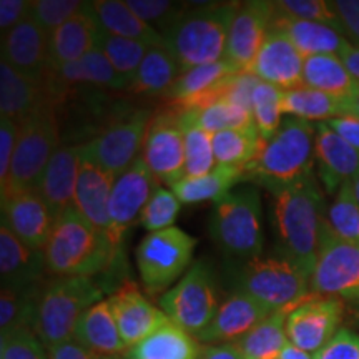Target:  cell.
I'll use <instances>...</instances> for the list:
<instances>
[{
    "mask_svg": "<svg viewBox=\"0 0 359 359\" xmlns=\"http://www.w3.org/2000/svg\"><path fill=\"white\" fill-rule=\"evenodd\" d=\"M116 253L109 235L97 230L75 206L57 218L43 250L47 271L55 276L93 278L115 263Z\"/></svg>",
    "mask_w": 359,
    "mask_h": 359,
    "instance_id": "cell-2",
    "label": "cell"
},
{
    "mask_svg": "<svg viewBox=\"0 0 359 359\" xmlns=\"http://www.w3.org/2000/svg\"><path fill=\"white\" fill-rule=\"evenodd\" d=\"M17 137H19V125L11 118L0 116V188L6 185L11 173Z\"/></svg>",
    "mask_w": 359,
    "mask_h": 359,
    "instance_id": "cell-53",
    "label": "cell"
},
{
    "mask_svg": "<svg viewBox=\"0 0 359 359\" xmlns=\"http://www.w3.org/2000/svg\"><path fill=\"white\" fill-rule=\"evenodd\" d=\"M74 339L92 353L109 359H123L128 351L107 299L93 304L83 314L75 330Z\"/></svg>",
    "mask_w": 359,
    "mask_h": 359,
    "instance_id": "cell-28",
    "label": "cell"
},
{
    "mask_svg": "<svg viewBox=\"0 0 359 359\" xmlns=\"http://www.w3.org/2000/svg\"><path fill=\"white\" fill-rule=\"evenodd\" d=\"M326 222L339 238L359 246V203L351 182L344 183L336 193L333 203L326 210Z\"/></svg>",
    "mask_w": 359,
    "mask_h": 359,
    "instance_id": "cell-44",
    "label": "cell"
},
{
    "mask_svg": "<svg viewBox=\"0 0 359 359\" xmlns=\"http://www.w3.org/2000/svg\"><path fill=\"white\" fill-rule=\"evenodd\" d=\"M182 74V67L165 45L148 47L128 90L140 95H165Z\"/></svg>",
    "mask_w": 359,
    "mask_h": 359,
    "instance_id": "cell-34",
    "label": "cell"
},
{
    "mask_svg": "<svg viewBox=\"0 0 359 359\" xmlns=\"http://www.w3.org/2000/svg\"><path fill=\"white\" fill-rule=\"evenodd\" d=\"M168 320L196 338L208 327L219 303L213 271L205 262H195L167 293L158 299Z\"/></svg>",
    "mask_w": 359,
    "mask_h": 359,
    "instance_id": "cell-10",
    "label": "cell"
},
{
    "mask_svg": "<svg viewBox=\"0 0 359 359\" xmlns=\"http://www.w3.org/2000/svg\"><path fill=\"white\" fill-rule=\"evenodd\" d=\"M339 57L343 60V64L346 65L349 74L359 82V47H354V45L348 42L346 47L341 50Z\"/></svg>",
    "mask_w": 359,
    "mask_h": 359,
    "instance_id": "cell-58",
    "label": "cell"
},
{
    "mask_svg": "<svg viewBox=\"0 0 359 359\" xmlns=\"http://www.w3.org/2000/svg\"><path fill=\"white\" fill-rule=\"evenodd\" d=\"M275 2L250 0L238 4L230 25L224 60L240 70H248L271 29Z\"/></svg>",
    "mask_w": 359,
    "mask_h": 359,
    "instance_id": "cell-17",
    "label": "cell"
},
{
    "mask_svg": "<svg viewBox=\"0 0 359 359\" xmlns=\"http://www.w3.org/2000/svg\"><path fill=\"white\" fill-rule=\"evenodd\" d=\"M281 111L286 116L308 120V122H330L348 115L346 98H338L330 93L309 87L285 90L281 97Z\"/></svg>",
    "mask_w": 359,
    "mask_h": 359,
    "instance_id": "cell-33",
    "label": "cell"
},
{
    "mask_svg": "<svg viewBox=\"0 0 359 359\" xmlns=\"http://www.w3.org/2000/svg\"><path fill=\"white\" fill-rule=\"evenodd\" d=\"M48 354H50V359H109L92 353L75 339H69L57 346L48 348Z\"/></svg>",
    "mask_w": 359,
    "mask_h": 359,
    "instance_id": "cell-55",
    "label": "cell"
},
{
    "mask_svg": "<svg viewBox=\"0 0 359 359\" xmlns=\"http://www.w3.org/2000/svg\"><path fill=\"white\" fill-rule=\"evenodd\" d=\"M351 187H353L354 196H356V200H358V203H359V175L351 182Z\"/></svg>",
    "mask_w": 359,
    "mask_h": 359,
    "instance_id": "cell-61",
    "label": "cell"
},
{
    "mask_svg": "<svg viewBox=\"0 0 359 359\" xmlns=\"http://www.w3.org/2000/svg\"><path fill=\"white\" fill-rule=\"evenodd\" d=\"M314 151L318 177L326 193H338L346 182L359 175V150L330 128L326 122L316 123Z\"/></svg>",
    "mask_w": 359,
    "mask_h": 359,
    "instance_id": "cell-22",
    "label": "cell"
},
{
    "mask_svg": "<svg viewBox=\"0 0 359 359\" xmlns=\"http://www.w3.org/2000/svg\"><path fill=\"white\" fill-rule=\"evenodd\" d=\"M2 60L24 77L47 87L52 74L50 35L32 17H27L2 35Z\"/></svg>",
    "mask_w": 359,
    "mask_h": 359,
    "instance_id": "cell-16",
    "label": "cell"
},
{
    "mask_svg": "<svg viewBox=\"0 0 359 359\" xmlns=\"http://www.w3.org/2000/svg\"><path fill=\"white\" fill-rule=\"evenodd\" d=\"M182 201L177 198L170 187H160L143 210L140 223L148 233H155L172 228L177 219Z\"/></svg>",
    "mask_w": 359,
    "mask_h": 359,
    "instance_id": "cell-46",
    "label": "cell"
},
{
    "mask_svg": "<svg viewBox=\"0 0 359 359\" xmlns=\"http://www.w3.org/2000/svg\"><path fill=\"white\" fill-rule=\"evenodd\" d=\"M275 12L278 15L296 20L320 22L333 27L334 30L339 27L333 6L326 0H278L275 2Z\"/></svg>",
    "mask_w": 359,
    "mask_h": 359,
    "instance_id": "cell-48",
    "label": "cell"
},
{
    "mask_svg": "<svg viewBox=\"0 0 359 359\" xmlns=\"http://www.w3.org/2000/svg\"><path fill=\"white\" fill-rule=\"evenodd\" d=\"M45 283L25 286V288H2L0 291V333L13 330V327H32L35 309H37Z\"/></svg>",
    "mask_w": 359,
    "mask_h": 359,
    "instance_id": "cell-42",
    "label": "cell"
},
{
    "mask_svg": "<svg viewBox=\"0 0 359 359\" xmlns=\"http://www.w3.org/2000/svg\"><path fill=\"white\" fill-rule=\"evenodd\" d=\"M313 359H359V334L341 327L330 343H326Z\"/></svg>",
    "mask_w": 359,
    "mask_h": 359,
    "instance_id": "cell-51",
    "label": "cell"
},
{
    "mask_svg": "<svg viewBox=\"0 0 359 359\" xmlns=\"http://www.w3.org/2000/svg\"><path fill=\"white\" fill-rule=\"evenodd\" d=\"M60 148V127L53 100L19 125L15 154L7 183L0 188L2 198L13 193L37 190L48 161Z\"/></svg>",
    "mask_w": 359,
    "mask_h": 359,
    "instance_id": "cell-7",
    "label": "cell"
},
{
    "mask_svg": "<svg viewBox=\"0 0 359 359\" xmlns=\"http://www.w3.org/2000/svg\"><path fill=\"white\" fill-rule=\"evenodd\" d=\"M140 156L160 183L173 187L185 178V132L177 107L154 111Z\"/></svg>",
    "mask_w": 359,
    "mask_h": 359,
    "instance_id": "cell-13",
    "label": "cell"
},
{
    "mask_svg": "<svg viewBox=\"0 0 359 359\" xmlns=\"http://www.w3.org/2000/svg\"><path fill=\"white\" fill-rule=\"evenodd\" d=\"M291 308L278 309L268 318L255 326L245 338L238 341L236 348L240 349L243 359H278L286 344L290 343L286 334V321Z\"/></svg>",
    "mask_w": 359,
    "mask_h": 359,
    "instance_id": "cell-35",
    "label": "cell"
},
{
    "mask_svg": "<svg viewBox=\"0 0 359 359\" xmlns=\"http://www.w3.org/2000/svg\"><path fill=\"white\" fill-rule=\"evenodd\" d=\"M200 359H243L236 344H208L201 351Z\"/></svg>",
    "mask_w": 359,
    "mask_h": 359,
    "instance_id": "cell-57",
    "label": "cell"
},
{
    "mask_svg": "<svg viewBox=\"0 0 359 359\" xmlns=\"http://www.w3.org/2000/svg\"><path fill=\"white\" fill-rule=\"evenodd\" d=\"M331 6L338 17V32L354 47H359V0H334Z\"/></svg>",
    "mask_w": 359,
    "mask_h": 359,
    "instance_id": "cell-52",
    "label": "cell"
},
{
    "mask_svg": "<svg viewBox=\"0 0 359 359\" xmlns=\"http://www.w3.org/2000/svg\"><path fill=\"white\" fill-rule=\"evenodd\" d=\"M198 241L182 228L148 233L137 248V268L148 294L167 293L190 269Z\"/></svg>",
    "mask_w": 359,
    "mask_h": 359,
    "instance_id": "cell-9",
    "label": "cell"
},
{
    "mask_svg": "<svg viewBox=\"0 0 359 359\" xmlns=\"http://www.w3.org/2000/svg\"><path fill=\"white\" fill-rule=\"evenodd\" d=\"M281 97L283 90L275 87V85L259 82L258 87L255 88L251 109H253L255 127H257L263 140L271 138L283 122Z\"/></svg>",
    "mask_w": 359,
    "mask_h": 359,
    "instance_id": "cell-45",
    "label": "cell"
},
{
    "mask_svg": "<svg viewBox=\"0 0 359 359\" xmlns=\"http://www.w3.org/2000/svg\"><path fill=\"white\" fill-rule=\"evenodd\" d=\"M107 302L110 304L116 326L128 349L170 321L160 306L150 303V299L133 283L118 286L107 298Z\"/></svg>",
    "mask_w": 359,
    "mask_h": 359,
    "instance_id": "cell-18",
    "label": "cell"
},
{
    "mask_svg": "<svg viewBox=\"0 0 359 359\" xmlns=\"http://www.w3.org/2000/svg\"><path fill=\"white\" fill-rule=\"evenodd\" d=\"M309 290L313 294L359 303V246L336 235L326 219L321 226Z\"/></svg>",
    "mask_w": 359,
    "mask_h": 359,
    "instance_id": "cell-11",
    "label": "cell"
},
{
    "mask_svg": "<svg viewBox=\"0 0 359 359\" xmlns=\"http://www.w3.org/2000/svg\"><path fill=\"white\" fill-rule=\"evenodd\" d=\"M97 48L107 57L111 67L127 80L130 87L147 55L148 45L118 37V35L107 32L100 25L97 34Z\"/></svg>",
    "mask_w": 359,
    "mask_h": 359,
    "instance_id": "cell-41",
    "label": "cell"
},
{
    "mask_svg": "<svg viewBox=\"0 0 359 359\" xmlns=\"http://www.w3.org/2000/svg\"><path fill=\"white\" fill-rule=\"evenodd\" d=\"M87 2L79 0H32L30 17L42 27L48 35H52L60 25L79 13Z\"/></svg>",
    "mask_w": 359,
    "mask_h": 359,
    "instance_id": "cell-49",
    "label": "cell"
},
{
    "mask_svg": "<svg viewBox=\"0 0 359 359\" xmlns=\"http://www.w3.org/2000/svg\"><path fill=\"white\" fill-rule=\"evenodd\" d=\"M98 27L92 2L85 4L82 11L58 27L50 35L52 70L74 64L97 48Z\"/></svg>",
    "mask_w": 359,
    "mask_h": 359,
    "instance_id": "cell-25",
    "label": "cell"
},
{
    "mask_svg": "<svg viewBox=\"0 0 359 359\" xmlns=\"http://www.w3.org/2000/svg\"><path fill=\"white\" fill-rule=\"evenodd\" d=\"M52 82L62 85L87 83L110 90H128L127 80L111 67L107 57L98 48H93L92 52L80 60L74 62V64L53 69L47 88Z\"/></svg>",
    "mask_w": 359,
    "mask_h": 359,
    "instance_id": "cell-32",
    "label": "cell"
},
{
    "mask_svg": "<svg viewBox=\"0 0 359 359\" xmlns=\"http://www.w3.org/2000/svg\"><path fill=\"white\" fill-rule=\"evenodd\" d=\"M210 235L231 258L262 257L264 245L262 196L255 188L230 191L213 203Z\"/></svg>",
    "mask_w": 359,
    "mask_h": 359,
    "instance_id": "cell-6",
    "label": "cell"
},
{
    "mask_svg": "<svg viewBox=\"0 0 359 359\" xmlns=\"http://www.w3.org/2000/svg\"><path fill=\"white\" fill-rule=\"evenodd\" d=\"M161 185L158 178L148 170L142 156H138L125 172L115 180L111 188L109 215L110 240L116 250L122 248L125 233L140 222V217L154 193Z\"/></svg>",
    "mask_w": 359,
    "mask_h": 359,
    "instance_id": "cell-14",
    "label": "cell"
},
{
    "mask_svg": "<svg viewBox=\"0 0 359 359\" xmlns=\"http://www.w3.org/2000/svg\"><path fill=\"white\" fill-rule=\"evenodd\" d=\"M151 116L154 111L140 109L115 120L92 140L82 143L80 154L111 177L118 178L138 158V154H142Z\"/></svg>",
    "mask_w": 359,
    "mask_h": 359,
    "instance_id": "cell-12",
    "label": "cell"
},
{
    "mask_svg": "<svg viewBox=\"0 0 359 359\" xmlns=\"http://www.w3.org/2000/svg\"><path fill=\"white\" fill-rule=\"evenodd\" d=\"M330 128L339 135L343 140H346L349 145L359 150V116L343 115L339 118H333L330 122Z\"/></svg>",
    "mask_w": 359,
    "mask_h": 359,
    "instance_id": "cell-56",
    "label": "cell"
},
{
    "mask_svg": "<svg viewBox=\"0 0 359 359\" xmlns=\"http://www.w3.org/2000/svg\"><path fill=\"white\" fill-rule=\"evenodd\" d=\"M180 110V109H178ZM187 120L191 123L198 125L200 128L206 130L208 133H218L223 130L235 128H257L255 127L253 114L243 107L236 105L223 98V100L215 102L212 105L205 107L201 110H182Z\"/></svg>",
    "mask_w": 359,
    "mask_h": 359,
    "instance_id": "cell-40",
    "label": "cell"
},
{
    "mask_svg": "<svg viewBox=\"0 0 359 359\" xmlns=\"http://www.w3.org/2000/svg\"><path fill=\"white\" fill-rule=\"evenodd\" d=\"M80 163V145L60 147L40 178L37 191L55 218L75 206Z\"/></svg>",
    "mask_w": 359,
    "mask_h": 359,
    "instance_id": "cell-23",
    "label": "cell"
},
{
    "mask_svg": "<svg viewBox=\"0 0 359 359\" xmlns=\"http://www.w3.org/2000/svg\"><path fill=\"white\" fill-rule=\"evenodd\" d=\"M103 299V288L93 278L55 276L40 293L32 330L45 346L74 339L79 321Z\"/></svg>",
    "mask_w": 359,
    "mask_h": 359,
    "instance_id": "cell-5",
    "label": "cell"
},
{
    "mask_svg": "<svg viewBox=\"0 0 359 359\" xmlns=\"http://www.w3.org/2000/svg\"><path fill=\"white\" fill-rule=\"evenodd\" d=\"M246 168L243 167H223L217 165V168L198 178H182L173 187L177 198L182 205L201 203V201H217L223 198L226 193L231 191V187L240 183L245 178Z\"/></svg>",
    "mask_w": 359,
    "mask_h": 359,
    "instance_id": "cell-36",
    "label": "cell"
},
{
    "mask_svg": "<svg viewBox=\"0 0 359 359\" xmlns=\"http://www.w3.org/2000/svg\"><path fill=\"white\" fill-rule=\"evenodd\" d=\"M55 222L57 218L37 190L2 198V224L30 248L45 250Z\"/></svg>",
    "mask_w": 359,
    "mask_h": 359,
    "instance_id": "cell-20",
    "label": "cell"
},
{
    "mask_svg": "<svg viewBox=\"0 0 359 359\" xmlns=\"http://www.w3.org/2000/svg\"><path fill=\"white\" fill-rule=\"evenodd\" d=\"M32 0H2L0 2V32L6 35L15 25L30 17Z\"/></svg>",
    "mask_w": 359,
    "mask_h": 359,
    "instance_id": "cell-54",
    "label": "cell"
},
{
    "mask_svg": "<svg viewBox=\"0 0 359 359\" xmlns=\"http://www.w3.org/2000/svg\"><path fill=\"white\" fill-rule=\"evenodd\" d=\"M203 348L195 336L168 321L130 348L123 359H200Z\"/></svg>",
    "mask_w": 359,
    "mask_h": 359,
    "instance_id": "cell-30",
    "label": "cell"
},
{
    "mask_svg": "<svg viewBox=\"0 0 359 359\" xmlns=\"http://www.w3.org/2000/svg\"><path fill=\"white\" fill-rule=\"evenodd\" d=\"M50 100V92L45 85L32 82L0 60V116L20 125Z\"/></svg>",
    "mask_w": 359,
    "mask_h": 359,
    "instance_id": "cell-27",
    "label": "cell"
},
{
    "mask_svg": "<svg viewBox=\"0 0 359 359\" xmlns=\"http://www.w3.org/2000/svg\"><path fill=\"white\" fill-rule=\"evenodd\" d=\"M236 291L250 294L271 311L298 306L311 296L309 276L285 257H257L238 271Z\"/></svg>",
    "mask_w": 359,
    "mask_h": 359,
    "instance_id": "cell-8",
    "label": "cell"
},
{
    "mask_svg": "<svg viewBox=\"0 0 359 359\" xmlns=\"http://www.w3.org/2000/svg\"><path fill=\"white\" fill-rule=\"evenodd\" d=\"M263 138L257 128L223 130L213 135V154L217 165L243 167L257 158Z\"/></svg>",
    "mask_w": 359,
    "mask_h": 359,
    "instance_id": "cell-39",
    "label": "cell"
},
{
    "mask_svg": "<svg viewBox=\"0 0 359 359\" xmlns=\"http://www.w3.org/2000/svg\"><path fill=\"white\" fill-rule=\"evenodd\" d=\"M115 180L109 172L82 156L77 191H75V208L97 230L107 235L110 233L109 205Z\"/></svg>",
    "mask_w": 359,
    "mask_h": 359,
    "instance_id": "cell-26",
    "label": "cell"
},
{
    "mask_svg": "<svg viewBox=\"0 0 359 359\" xmlns=\"http://www.w3.org/2000/svg\"><path fill=\"white\" fill-rule=\"evenodd\" d=\"M47 273L43 251L30 248L7 226H0V278L2 288L40 285Z\"/></svg>",
    "mask_w": 359,
    "mask_h": 359,
    "instance_id": "cell-24",
    "label": "cell"
},
{
    "mask_svg": "<svg viewBox=\"0 0 359 359\" xmlns=\"http://www.w3.org/2000/svg\"><path fill=\"white\" fill-rule=\"evenodd\" d=\"M236 7L238 4H213L188 8L161 32L165 47L177 58L182 72L223 60Z\"/></svg>",
    "mask_w": 359,
    "mask_h": 359,
    "instance_id": "cell-3",
    "label": "cell"
},
{
    "mask_svg": "<svg viewBox=\"0 0 359 359\" xmlns=\"http://www.w3.org/2000/svg\"><path fill=\"white\" fill-rule=\"evenodd\" d=\"M98 24L107 32L142 42L148 47L165 45V39L155 27L148 25L135 13L125 0H97L92 2Z\"/></svg>",
    "mask_w": 359,
    "mask_h": 359,
    "instance_id": "cell-31",
    "label": "cell"
},
{
    "mask_svg": "<svg viewBox=\"0 0 359 359\" xmlns=\"http://www.w3.org/2000/svg\"><path fill=\"white\" fill-rule=\"evenodd\" d=\"M0 359H50V354L32 327H13L0 333Z\"/></svg>",
    "mask_w": 359,
    "mask_h": 359,
    "instance_id": "cell-47",
    "label": "cell"
},
{
    "mask_svg": "<svg viewBox=\"0 0 359 359\" xmlns=\"http://www.w3.org/2000/svg\"><path fill=\"white\" fill-rule=\"evenodd\" d=\"M236 72H240V69H236L224 58L215 64L193 67V69L180 74V77L175 80V83L163 97L167 98V105H182V103L215 88Z\"/></svg>",
    "mask_w": 359,
    "mask_h": 359,
    "instance_id": "cell-38",
    "label": "cell"
},
{
    "mask_svg": "<svg viewBox=\"0 0 359 359\" xmlns=\"http://www.w3.org/2000/svg\"><path fill=\"white\" fill-rule=\"evenodd\" d=\"M346 103H348V115L359 116V87L356 88V92H354L351 97L346 98Z\"/></svg>",
    "mask_w": 359,
    "mask_h": 359,
    "instance_id": "cell-60",
    "label": "cell"
},
{
    "mask_svg": "<svg viewBox=\"0 0 359 359\" xmlns=\"http://www.w3.org/2000/svg\"><path fill=\"white\" fill-rule=\"evenodd\" d=\"M182 125L185 132V177H203L217 168V160L213 154V135L187 120L183 111Z\"/></svg>",
    "mask_w": 359,
    "mask_h": 359,
    "instance_id": "cell-43",
    "label": "cell"
},
{
    "mask_svg": "<svg viewBox=\"0 0 359 359\" xmlns=\"http://www.w3.org/2000/svg\"><path fill=\"white\" fill-rule=\"evenodd\" d=\"M275 313L250 294L235 291L219 304L213 321L196 336L201 344H235L258 326L264 318Z\"/></svg>",
    "mask_w": 359,
    "mask_h": 359,
    "instance_id": "cell-21",
    "label": "cell"
},
{
    "mask_svg": "<svg viewBox=\"0 0 359 359\" xmlns=\"http://www.w3.org/2000/svg\"><path fill=\"white\" fill-rule=\"evenodd\" d=\"M127 4L143 22L151 27L155 25L160 34L188 11L187 4L170 0H127Z\"/></svg>",
    "mask_w": 359,
    "mask_h": 359,
    "instance_id": "cell-50",
    "label": "cell"
},
{
    "mask_svg": "<svg viewBox=\"0 0 359 359\" xmlns=\"http://www.w3.org/2000/svg\"><path fill=\"white\" fill-rule=\"evenodd\" d=\"M304 87L320 90L338 98H349L359 82L349 74L339 55H314L304 58Z\"/></svg>",
    "mask_w": 359,
    "mask_h": 359,
    "instance_id": "cell-37",
    "label": "cell"
},
{
    "mask_svg": "<svg viewBox=\"0 0 359 359\" xmlns=\"http://www.w3.org/2000/svg\"><path fill=\"white\" fill-rule=\"evenodd\" d=\"M343 313V299L311 294L291 309L286 321L290 343L314 356L341 330Z\"/></svg>",
    "mask_w": 359,
    "mask_h": 359,
    "instance_id": "cell-15",
    "label": "cell"
},
{
    "mask_svg": "<svg viewBox=\"0 0 359 359\" xmlns=\"http://www.w3.org/2000/svg\"><path fill=\"white\" fill-rule=\"evenodd\" d=\"M316 125L296 116L283 118L280 128L263 140L257 158L246 165L245 178L259 185L291 183L314 172Z\"/></svg>",
    "mask_w": 359,
    "mask_h": 359,
    "instance_id": "cell-4",
    "label": "cell"
},
{
    "mask_svg": "<svg viewBox=\"0 0 359 359\" xmlns=\"http://www.w3.org/2000/svg\"><path fill=\"white\" fill-rule=\"evenodd\" d=\"M271 25L280 29L304 58L314 55H339L348 43V40L338 30L320 22L296 20L278 15L275 12Z\"/></svg>",
    "mask_w": 359,
    "mask_h": 359,
    "instance_id": "cell-29",
    "label": "cell"
},
{
    "mask_svg": "<svg viewBox=\"0 0 359 359\" xmlns=\"http://www.w3.org/2000/svg\"><path fill=\"white\" fill-rule=\"evenodd\" d=\"M275 198V226L283 257L298 264L311 278L323 222L325 191L314 172L291 183L263 185Z\"/></svg>",
    "mask_w": 359,
    "mask_h": 359,
    "instance_id": "cell-1",
    "label": "cell"
},
{
    "mask_svg": "<svg viewBox=\"0 0 359 359\" xmlns=\"http://www.w3.org/2000/svg\"><path fill=\"white\" fill-rule=\"evenodd\" d=\"M303 70L304 57L280 29L271 25L248 72L285 92L303 87Z\"/></svg>",
    "mask_w": 359,
    "mask_h": 359,
    "instance_id": "cell-19",
    "label": "cell"
},
{
    "mask_svg": "<svg viewBox=\"0 0 359 359\" xmlns=\"http://www.w3.org/2000/svg\"><path fill=\"white\" fill-rule=\"evenodd\" d=\"M278 359H313V354H309L306 351H303V349L296 348L294 344L288 343L283 349L280 358Z\"/></svg>",
    "mask_w": 359,
    "mask_h": 359,
    "instance_id": "cell-59",
    "label": "cell"
}]
</instances>
